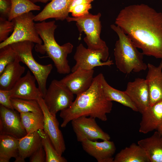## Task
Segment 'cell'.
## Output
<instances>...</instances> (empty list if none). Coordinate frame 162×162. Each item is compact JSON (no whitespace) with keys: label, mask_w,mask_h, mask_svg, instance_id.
Masks as SVG:
<instances>
[{"label":"cell","mask_w":162,"mask_h":162,"mask_svg":"<svg viewBox=\"0 0 162 162\" xmlns=\"http://www.w3.org/2000/svg\"><path fill=\"white\" fill-rule=\"evenodd\" d=\"M35 16L30 12L14 18L11 21L14 25V31L7 39L0 43V48L14 43L25 41L42 44V40L35 26Z\"/></svg>","instance_id":"7"},{"label":"cell","mask_w":162,"mask_h":162,"mask_svg":"<svg viewBox=\"0 0 162 162\" xmlns=\"http://www.w3.org/2000/svg\"><path fill=\"white\" fill-rule=\"evenodd\" d=\"M20 62L17 57L15 61L8 65L0 74V89L10 90L22 77L26 68Z\"/></svg>","instance_id":"21"},{"label":"cell","mask_w":162,"mask_h":162,"mask_svg":"<svg viewBox=\"0 0 162 162\" xmlns=\"http://www.w3.org/2000/svg\"><path fill=\"white\" fill-rule=\"evenodd\" d=\"M10 45L20 62L25 64L36 78L38 88L44 98L47 90V80L53 68L52 65H42L35 60L32 54V50L34 46V43L32 42L25 41Z\"/></svg>","instance_id":"5"},{"label":"cell","mask_w":162,"mask_h":162,"mask_svg":"<svg viewBox=\"0 0 162 162\" xmlns=\"http://www.w3.org/2000/svg\"><path fill=\"white\" fill-rule=\"evenodd\" d=\"M43 99L50 112L56 116L58 111L71 105L74 101V94L60 80L54 79L51 82Z\"/></svg>","instance_id":"9"},{"label":"cell","mask_w":162,"mask_h":162,"mask_svg":"<svg viewBox=\"0 0 162 162\" xmlns=\"http://www.w3.org/2000/svg\"><path fill=\"white\" fill-rule=\"evenodd\" d=\"M42 146V138L39 130L27 134L19 139V154L15 162H25L36 151Z\"/></svg>","instance_id":"20"},{"label":"cell","mask_w":162,"mask_h":162,"mask_svg":"<svg viewBox=\"0 0 162 162\" xmlns=\"http://www.w3.org/2000/svg\"><path fill=\"white\" fill-rule=\"evenodd\" d=\"M145 79L149 95L150 106L162 101V61L157 66L150 63Z\"/></svg>","instance_id":"17"},{"label":"cell","mask_w":162,"mask_h":162,"mask_svg":"<svg viewBox=\"0 0 162 162\" xmlns=\"http://www.w3.org/2000/svg\"><path fill=\"white\" fill-rule=\"evenodd\" d=\"M92 8L91 4H82L74 7L70 11L73 17H80L89 13V10Z\"/></svg>","instance_id":"32"},{"label":"cell","mask_w":162,"mask_h":162,"mask_svg":"<svg viewBox=\"0 0 162 162\" xmlns=\"http://www.w3.org/2000/svg\"><path fill=\"white\" fill-rule=\"evenodd\" d=\"M14 110L0 105V134L20 139L27 134L22 124L20 115Z\"/></svg>","instance_id":"12"},{"label":"cell","mask_w":162,"mask_h":162,"mask_svg":"<svg viewBox=\"0 0 162 162\" xmlns=\"http://www.w3.org/2000/svg\"><path fill=\"white\" fill-rule=\"evenodd\" d=\"M102 86L105 96L108 100L116 102L134 111L138 112L136 105L125 92L118 90L111 86L107 83L104 76L102 80Z\"/></svg>","instance_id":"24"},{"label":"cell","mask_w":162,"mask_h":162,"mask_svg":"<svg viewBox=\"0 0 162 162\" xmlns=\"http://www.w3.org/2000/svg\"><path fill=\"white\" fill-rule=\"evenodd\" d=\"M37 101L44 116L43 130L49 136L56 151L59 154L62 155L66 149V146L62 134L59 128V124L56 116L52 115L49 111L42 96L40 97Z\"/></svg>","instance_id":"11"},{"label":"cell","mask_w":162,"mask_h":162,"mask_svg":"<svg viewBox=\"0 0 162 162\" xmlns=\"http://www.w3.org/2000/svg\"><path fill=\"white\" fill-rule=\"evenodd\" d=\"M10 100L14 109L20 113L28 112H42L37 100L11 98Z\"/></svg>","instance_id":"29"},{"label":"cell","mask_w":162,"mask_h":162,"mask_svg":"<svg viewBox=\"0 0 162 162\" xmlns=\"http://www.w3.org/2000/svg\"><path fill=\"white\" fill-rule=\"evenodd\" d=\"M141 114L139 132L146 134L157 130L162 125V101L149 106Z\"/></svg>","instance_id":"19"},{"label":"cell","mask_w":162,"mask_h":162,"mask_svg":"<svg viewBox=\"0 0 162 162\" xmlns=\"http://www.w3.org/2000/svg\"><path fill=\"white\" fill-rule=\"evenodd\" d=\"M115 24L144 55L162 59V13L144 4L125 7Z\"/></svg>","instance_id":"1"},{"label":"cell","mask_w":162,"mask_h":162,"mask_svg":"<svg viewBox=\"0 0 162 162\" xmlns=\"http://www.w3.org/2000/svg\"><path fill=\"white\" fill-rule=\"evenodd\" d=\"M137 144L144 150L150 162H162V135L157 131Z\"/></svg>","instance_id":"22"},{"label":"cell","mask_w":162,"mask_h":162,"mask_svg":"<svg viewBox=\"0 0 162 162\" xmlns=\"http://www.w3.org/2000/svg\"><path fill=\"white\" fill-rule=\"evenodd\" d=\"M34 3L36 2H40L42 3H46L48 1H50L52 0H30Z\"/></svg>","instance_id":"37"},{"label":"cell","mask_w":162,"mask_h":162,"mask_svg":"<svg viewBox=\"0 0 162 162\" xmlns=\"http://www.w3.org/2000/svg\"><path fill=\"white\" fill-rule=\"evenodd\" d=\"M110 26L118 37L114 49L115 64L118 70L128 74L147 69V64L143 60L144 55L138 50L128 36L118 26L112 24Z\"/></svg>","instance_id":"4"},{"label":"cell","mask_w":162,"mask_h":162,"mask_svg":"<svg viewBox=\"0 0 162 162\" xmlns=\"http://www.w3.org/2000/svg\"><path fill=\"white\" fill-rule=\"evenodd\" d=\"M113 162H150L144 150L138 144H131L117 154Z\"/></svg>","instance_id":"23"},{"label":"cell","mask_w":162,"mask_h":162,"mask_svg":"<svg viewBox=\"0 0 162 162\" xmlns=\"http://www.w3.org/2000/svg\"><path fill=\"white\" fill-rule=\"evenodd\" d=\"M42 145L46 154V162H66L67 160L59 154L53 146L48 135L43 130H39Z\"/></svg>","instance_id":"28"},{"label":"cell","mask_w":162,"mask_h":162,"mask_svg":"<svg viewBox=\"0 0 162 162\" xmlns=\"http://www.w3.org/2000/svg\"><path fill=\"white\" fill-rule=\"evenodd\" d=\"M104 76L100 73L94 77L90 88L76 95L69 107L61 111L60 116L63 119L62 128L65 127L73 119L82 116H89L104 122L107 120L106 115L111 112L113 104L106 98L104 92Z\"/></svg>","instance_id":"2"},{"label":"cell","mask_w":162,"mask_h":162,"mask_svg":"<svg viewBox=\"0 0 162 162\" xmlns=\"http://www.w3.org/2000/svg\"><path fill=\"white\" fill-rule=\"evenodd\" d=\"M46 154L43 146L36 151L30 157V162H46Z\"/></svg>","instance_id":"35"},{"label":"cell","mask_w":162,"mask_h":162,"mask_svg":"<svg viewBox=\"0 0 162 162\" xmlns=\"http://www.w3.org/2000/svg\"><path fill=\"white\" fill-rule=\"evenodd\" d=\"M36 81L35 77L28 70L10 90L11 98L37 100L42 96L36 86Z\"/></svg>","instance_id":"16"},{"label":"cell","mask_w":162,"mask_h":162,"mask_svg":"<svg viewBox=\"0 0 162 162\" xmlns=\"http://www.w3.org/2000/svg\"><path fill=\"white\" fill-rule=\"evenodd\" d=\"M11 8L9 0H0V17L8 19Z\"/></svg>","instance_id":"34"},{"label":"cell","mask_w":162,"mask_h":162,"mask_svg":"<svg viewBox=\"0 0 162 162\" xmlns=\"http://www.w3.org/2000/svg\"><path fill=\"white\" fill-rule=\"evenodd\" d=\"M109 56L108 47L99 50H92L86 48L80 44L77 47L74 56L76 61L75 64L71 69L73 72L79 68L88 70H93L96 67L113 64V61Z\"/></svg>","instance_id":"8"},{"label":"cell","mask_w":162,"mask_h":162,"mask_svg":"<svg viewBox=\"0 0 162 162\" xmlns=\"http://www.w3.org/2000/svg\"><path fill=\"white\" fill-rule=\"evenodd\" d=\"M14 26L12 21L0 17V42L6 40L9 37V33L13 32Z\"/></svg>","instance_id":"31"},{"label":"cell","mask_w":162,"mask_h":162,"mask_svg":"<svg viewBox=\"0 0 162 162\" xmlns=\"http://www.w3.org/2000/svg\"><path fill=\"white\" fill-rule=\"evenodd\" d=\"M10 90L0 89V104L6 108L14 110L10 100Z\"/></svg>","instance_id":"33"},{"label":"cell","mask_w":162,"mask_h":162,"mask_svg":"<svg viewBox=\"0 0 162 162\" xmlns=\"http://www.w3.org/2000/svg\"><path fill=\"white\" fill-rule=\"evenodd\" d=\"M11 3V10L8 20L11 21L15 17L33 10H39L40 7L30 0H9Z\"/></svg>","instance_id":"27"},{"label":"cell","mask_w":162,"mask_h":162,"mask_svg":"<svg viewBox=\"0 0 162 162\" xmlns=\"http://www.w3.org/2000/svg\"><path fill=\"white\" fill-rule=\"evenodd\" d=\"M72 0H52L35 16L34 21L41 22L50 18L63 21L68 17L69 8Z\"/></svg>","instance_id":"18"},{"label":"cell","mask_w":162,"mask_h":162,"mask_svg":"<svg viewBox=\"0 0 162 162\" xmlns=\"http://www.w3.org/2000/svg\"><path fill=\"white\" fill-rule=\"evenodd\" d=\"M81 143L84 150L98 162H113L114 158L112 156L116 150L113 142L103 140L98 142L85 140Z\"/></svg>","instance_id":"13"},{"label":"cell","mask_w":162,"mask_h":162,"mask_svg":"<svg viewBox=\"0 0 162 162\" xmlns=\"http://www.w3.org/2000/svg\"><path fill=\"white\" fill-rule=\"evenodd\" d=\"M157 131L162 135V125L160 126L157 130Z\"/></svg>","instance_id":"38"},{"label":"cell","mask_w":162,"mask_h":162,"mask_svg":"<svg viewBox=\"0 0 162 162\" xmlns=\"http://www.w3.org/2000/svg\"><path fill=\"white\" fill-rule=\"evenodd\" d=\"M125 91L141 114L149 106V90L145 79L138 78L129 82Z\"/></svg>","instance_id":"15"},{"label":"cell","mask_w":162,"mask_h":162,"mask_svg":"<svg viewBox=\"0 0 162 162\" xmlns=\"http://www.w3.org/2000/svg\"><path fill=\"white\" fill-rule=\"evenodd\" d=\"M100 13L93 15L91 13L80 17L68 16V22L74 21L79 31L86 35L84 40L87 48L92 50H99L107 47L106 42L100 38L101 25Z\"/></svg>","instance_id":"6"},{"label":"cell","mask_w":162,"mask_h":162,"mask_svg":"<svg viewBox=\"0 0 162 162\" xmlns=\"http://www.w3.org/2000/svg\"><path fill=\"white\" fill-rule=\"evenodd\" d=\"M72 127L78 141L85 140L95 141L98 139L110 140V137L97 124L95 118L82 116L71 121Z\"/></svg>","instance_id":"10"},{"label":"cell","mask_w":162,"mask_h":162,"mask_svg":"<svg viewBox=\"0 0 162 162\" xmlns=\"http://www.w3.org/2000/svg\"><path fill=\"white\" fill-rule=\"evenodd\" d=\"M94 0H72L69 8V12L75 6L80 4H91Z\"/></svg>","instance_id":"36"},{"label":"cell","mask_w":162,"mask_h":162,"mask_svg":"<svg viewBox=\"0 0 162 162\" xmlns=\"http://www.w3.org/2000/svg\"><path fill=\"white\" fill-rule=\"evenodd\" d=\"M20 116L22 124L27 134L43 130L44 118L43 112L22 113Z\"/></svg>","instance_id":"26"},{"label":"cell","mask_w":162,"mask_h":162,"mask_svg":"<svg viewBox=\"0 0 162 162\" xmlns=\"http://www.w3.org/2000/svg\"><path fill=\"white\" fill-rule=\"evenodd\" d=\"M35 26L43 44H36L35 51L41 54L46 53L53 61L57 72L60 74H68L71 69L67 59L68 55L71 53L73 45L70 42L62 45L56 41L54 32L57 28L54 20L44 21L35 23Z\"/></svg>","instance_id":"3"},{"label":"cell","mask_w":162,"mask_h":162,"mask_svg":"<svg viewBox=\"0 0 162 162\" xmlns=\"http://www.w3.org/2000/svg\"><path fill=\"white\" fill-rule=\"evenodd\" d=\"M94 70L79 68L60 80L74 94L77 95L88 90L92 84Z\"/></svg>","instance_id":"14"},{"label":"cell","mask_w":162,"mask_h":162,"mask_svg":"<svg viewBox=\"0 0 162 162\" xmlns=\"http://www.w3.org/2000/svg\"><path fill=\"white\" fill-rule=\"evenodd\" d=\"M19 139L7 134L0 135V162H8L19 154Z\"/></svg>","instance_id":"25"},{"label":"cell","mask_w":162,"mask_h":162,"mask_svg":"<svg viewBox=\"0 0 162 162\" xmlns=\"http://www.w3.org/2000/svg\"><path fill=\"white\" fill-rule=\"evenodd\" d=\"M17 56L10 44L0 48V74L8 65L14 62Z\"/></svg>","instance_id":"30"}]
</instances>
